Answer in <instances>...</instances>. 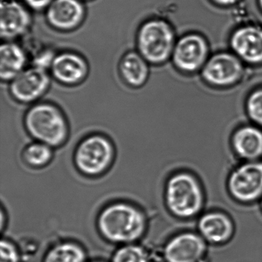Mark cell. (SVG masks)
<instances>
[{"label":"cell","mask_w":262,"mask_h":262,"mask_svg":"<svg viewBox=\"0 0 262 262\" xmlns=\"http://www.w3.org/2000/svg\"><path fill=\"white\" fill-rule=\"evenodd\" d=\"M0 262H20V255L16 245L8 239H3L0 245Z\"/></svg>","instance_id":"603a6c76"},{"label":"cell","mask_w":262,"mask_h":262,"mask_svg":"<svg viewBox=\"0 0 262 262\" xmlns=\"http://www.w3.org/2000/svg\"><path fill=\"white\" fill-rule=\"evenodd\" d=\"M231 145L235 156L244 162L262 159V128L245 125L236 128L231 137Z\"/></svg>","instance_id":"9a60e30c"},{"label":"cell","mask_w":262,"mask_h":262,"mask_svg":"<svg viewBox=\"0 0 262 262\" xmlns=\"http://www.w3.org/2000/svg\"><path fill=\"white\" fill-rule=\"evenodd\" d=\"M260 210H261V211H262V199H261V200L260 201Z\"/></svg>","instance_id":"4316f807"},{"label":"cell","mask_w":262,"mask_h":262,"mask_svg":"<svg viewBox=\"0 0 262 262\" xmlns=\"http://www.w3.org/2000/svg\"><path fill=\"white\" fill-rule=\"evenodd\" d=\"M23 158L30 166L42 168L50 163L53 158V150L52 147L42 142H33L26 147Z\"/></svg>","instance_id":"ffe728a7"},{"label":"cell","mask_w":262,"mask_h":262,"mask_svg":"<svg viewBox=\"0 0 262 262\" xmlns=\"http://www.w3.org/2000/svg\"><path fill=\"white\" fill-rule=\"evenodd\" d=\"M119 73L124 82L129 86H142L149 75L148 62L139 52H128L119 62Z\"/></svg>","instance_id":"ac0fdd59"},{"label":"cell","mask_w":262,"mask_h":262,"mask_svg":"<svg viewBox=\"0 0 262 262\" xmlns=\"http://www.w3.org/2000/svg\"><path fill=\"white\" fill-rule=\"evenodd\" d=\"M98 228L106 240L129 245L143 235L146 220L139 208L125 202H117L101 211L98 217Z\"/></svg>","instance_id":"6da1fadb"},{"label":"cell","mask_w":262,"mask_h":262,"mask_svg":"<svg viewBox=\"0 0 262 262\" xmlns=\"http://www.w3.org/2000/svg\"><path fill=\"white\" fill-rule=\"evenodd\" d=\"M243 73V64L236 55L219 53L207 60L202 68V76L211 85L225 87L237 82Z\"/></svg>","instance_id":"ba28073f"},{"label":"cell","mask_w":262,"mask_h":262,"mask_svg":"<svg viewBox=\"0 0 262 262\" xmlns=\"http://www.w3.org/2000/svg\"><path fill=\"white\" fill-rule=\"evenodd\" d=\"M83 248L71 242H61L52 247L46 254L43 262H85Z\"/></svg>","instance_id":"d6986e66"},{"label":"cell","mask_w":262,"mask_h":262,"mask_svg":"<svg viewBox=\"0 0 262 262\" xmlns=\"http://www.w3.org/2000/svg\"><path fill=\"white\" fill-rule=\"evenodd\" d=\"M205 199L202 184L192 173L179 171L167 181L165 205L174 217L189 219L199 215L205 205Z\"/></svg>","instance_id":"7a4b0ae2"},{"label":"cell","mask_w":262,"mask_h":262,"mask_svg":"<svg viewBox=\"0 0 262 262\" xmlns=\"http://www.w3.org/2000/svg\"><path fill=\"white\" fill-rule=\"evenodd\" d=\"M245 111L252 123L262 128V88L250 93L245 102Z\"/></svg>","instance_id":"7402d4cb"},{"label":"cell","mask_w":262,"mask_h":262,"mask_svg":"<svg viewBox=\"0 0 262 262\" xmlns=\"http://www.w3.org/2000/svg\"><path fill=\"white\" fill-rule=\"evenodd\" d=\"M234 222L228 214L220 211H210L201 216L198 222L200 235L214 245L227 243L234 234Z\"/></svg>","instance_id":"2e32d148"},{"label":"cell","mask_w":262,"mask_h":262,"mask_svg":"<svg viewBox=\"0 0 262 262\" xmlns=\"http://www.w3.org/2000/svg\"><path fill=\"white\" fill-rule=\"evenodd\" d=\"M53 0H22L28 8L35 11H42L50 7Z\"/></svg>","instance_id":"cb8c5ba5"},{"label":"cell","mask_w":262,"mask_h":262,"mask_svg":"<svg viewBox=\"0 0 262 262\" xmlns=\"http://www.w3.org/2000/svg\"><path fill=\"white\" fill-rule=\"evenodd\" d=\"M208 42L203 36L196 33L182 36L173 50L174 65L182 72L192 73L203 68L208 56Z\"/></svg>","instance_id":"52a82bcc"},{"label":"cell","mask_w":262,"mask_h":262,"mask_svg":"<svg viewBox=\"0 0 262 262\" xmlns=\"http://www.w3.org/2000/svg\"><path fill=\"white\" fill-rule=\"evenodd\" d=\"M114 148L110 141L100 135L85 138L75 153V164L79 171L89 176L105 172L111 165Z\"/></svg>","instance_id":"8992f818"},{"label":"cell","mask_w":262,"mask_h":262,"mask_svg":"<svg viewBox=\"0 0 262 262\" xmlns=\"http://www.w3.org/2000/svg\"><path fill=\"white\" fill-rule=\"evenodd\" d=\"M216 4L222 7H229V6L234 5L236 3L238 2L239 0H212Z\"/></svg>","instance_id":"d4e9b609"},{"label":"cell","mask_w":262,"mask_h":262,"mask_svg":"<svg viewBox=\"0 0 262 262\" xmlns=\"http://www.w3.org/2000/svg\"><path fill=\"white\" fill-rule=\"evenodd\" d=\"M176 44L174 30L164 19H148L138 32V52L148 63L159 65L166 62L172 56Z\"/></svg>","instance_id":"277c9868"},{"label":"cell","mask_w":262,"mask_h":262,"mask_svg":"<svg viewBox=\"0 0 262 262\" xmlns=\"http://www.w3.org/2000/svg\"><path fill=\"white\" fill-rule=\"evenodd\" d=\"M259 6H260V9L262 10V0H258Z\"/></svg>","instance_id":"484cf974"},{"label":"cell","mask_w":262,"mask_h":262,"mask_svg":"<svg viewBox=\"0 0 262 262\" xmlns=\"http://www.w3.org/2000/svg\"><path fill=\"white\" fill-rule=\"evenodd\" d=\"M25 125L32 137L50 147L62 145L68 137L65 116L53 104L33 105L26 115Z\"/></svg>","instance_id":"3957f363"},{"label":"cell","mask_w":262,"mask_h":262,"mask_svg":"<svg viewBox=\"0 0 262 262\" xmlns=\"http://www.w3.org/2000/svg\"><path fill=\"white\" fill-rule=\"evenodd\" d=\"M27 56L25 50L13 41H6L0 47V77L10 81L26 70Z\"/></svg>","instance_id":"e0dca14e"},{"label":"cell","mask_w":262,"mask_h":262,"mask_svg":"<svg viewBox=\"0 0 262 262\" xmlns=\"http://www.w3.org/2000/svg\"><path fill=\"white\" fill-rule=\"evenodd\" d=\"M207 242L199 233L182 232L171 237L165 247L168 262H197L206 252Z\"/></svg>","instance_id":"8fae6325"},{"label":"cell","mask_w":262,"mask_h":262,"mask_svg":"<svg viewBox=\"0 0 262 262\" xmlns=\"http://www.w3.org/2000/svg\"><path fill=\"white\" fill-rule=\"evenodd\" d=\"M50 84L48 73L38 67L26 69L10 82L13 99L22 103L35 102L43 96Z\"/></svg>","instance_id":"9c48e42d"},{"label":"cell","mask_w":262,"mask_h":262,"mask_svg":"<svg viewBox=\"0 0 262 262\" xmlns=\"http://www.w3.org/2000/svg\"><path fill=\"white\" fill-rule=\"evenodd\" d=\"M228 194L240 204H253L262 199V160L244 162L227 179Z\"/></svg>","instance_id":"5b68a950"},{"label":"cell","mask_w":262,"mask_h":262,"mask_svg":"<svg viewBox=\"0 0 262 262\" xmlns=\"http://www.w3.org/2000/svg\"><path fill=\"white\" fill-rule=\"evenodd\" d=\"M29 8L19 0H1L0 33L2 39L11 41L24 36L31 27Z\"/></svg>","instance_id":"30bf717a"},{"label":"cell","mask_w":262,"mask_h":262,"mask_svg":"<svg viewBox=\"0 0 262 262\" xmlns=\"http://www.w3.org/2000/svg\"><path fill=\"white\" fill-rule=\"evenodd\" d=\"M85 14V7L81 0H53L47 9L49 24L60 31L77 28L83 21Z\"/></svg>","instance_id":"4fadbf2b"},{"label":"cell","mask_w":262,"mask_h":262,"mask_svg":"<svg viewBox=\"0 0 262 262\" xmlns=\"http://www.w3.org/2000/svg\"><path fill=\"white\" fill-rule=\"evenodd\" d=\"M230 45L241 60L251 64L261 63V27L254 25L239 27L233 32Z\"/></svg>","instance_id":"7c38bea8"},{"label":"cell","mask_w":262,"mask_h":262,"mask_svg":"<svg viewBox=\"0 0 262 262\" xmlns=\"http://www.w3.org/2000/svg\"><path fill=\"white\" fill-rule=\"evenodd\" d=\"M50 70L58 82L64 85H74L86 78L89 67L86 61L80 55L65 52L56 55Z\"/></svg>","instance_id":"5bb4252c"},{"label":"cell","mask_w":262,"mask_h":262,"mask_svg":"<svg viewBox=\"0 0 262 262\" xmlns=\"http://www.w3.org/2000/svg\"><path fill=\"white\" fill-rule=\"evenodd\" d=\"M112 262H148V254L142 247L129 244L116 251Z\"/></svg>","instance_id":"44dd1931"}]
</instances>
